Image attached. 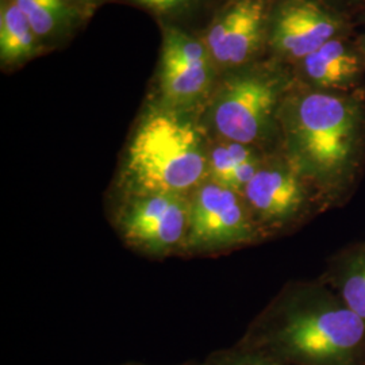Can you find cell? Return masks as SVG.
<instances>
[{"label":"cell","instance_id":"obj_14","mask_svg":"<svg viewBox=\"0 0 365 365\" xmlns=\"http://www.w3.org/2000/svg\"><path fill=\"white\" fill-rule=\"evenodd\" d=\"M39 38L14 0H3L0 11V58L4 66L25 63L38 54Z\"/></svg>","mask_w":365,"mask_h":365},{"label":"cell","instance_id":"obj_10","mask_svg":"<svg viewBox=\"0 0 365 365\" xmlns=\"http://www.w3.org/2000/svg\"><path fill=\"white\" fill-rule=\"evenodd\" d=\"M344 30L341 15L319 0H282L272 9L268 42L279 57L299 63Z\"/></svg>","mask_w":365,"mask_h":365},{"label":"cell","instance_id":"obj_16","mask_svg":"<svg viewBox=\"0 0 365 365\" xmlns=\"http://www.w3.org/2000/svg\"><path fill=\"white\" fill-rule=\"evenodd\" d=\"M202 365H287L279 360L264 354V353L249 349L238 342L225 349H218L210 353Z\"/></svg>","mask_w":365,"mask_h":365},{"label":"cell","instance_id":"obj_4","mask_svg":"<svg viewBox=\"0 0 365 365\" xmlns=\"http://www.w3.org/2000/svg\"><path fill=\"white\" fill-rule=\"evenodd\" d=\"M288 78L265 66H242L215 86L199 118L211 140L279 149V117L291 90Z\"/></svg>","mask_w":365,"mask_h":365},{"label":"cell","instance_id":"obj_19","mask_svg":"<svg viewBox=\"0 0 365 365\" xmlns=\"http://www.w3.org/2000/svg\"><path fill=\"white\" fill-rule=\"evenodd\" d=\"M120 365H145V364H135V363H129V364H120ZM178 365H202V361L199 363V361H185V363H182V364Z\"/></svg>","mask_w":365,"mask_h":365},{"label":"cell","instance_id":"obj_2","mask_svg":"<svg viewBox=\"0 0 365 365\" xmlns=\"http://www.w3.org/2000/svg\"><path fill=\"white\" fill-rule=\"evenodd\" d=\"M238 344L287 365H365L364 322L319 277L286 283Z\"/></svg>","mask_w":365,"mask_h":365},{"label":"cell","instance_id":"obj_8","mask_svg":"<svg viewBox=\"0 0 365 365\" xmlns=\"http://www.w3.org/2000/svg\"><path fill=\"white\" fill-rule=\"evenodd\" d=\"M215 72L203 41L182 30L167 27L158 75L160 101L157 103L196 114L206 107L215 90Z\"/></svg>","mask_w":365,"mask_h":365},{"label":"cell","instance_id":"obj_15","mask_svg":"<svg viewBox=\"0 0 365 365\" xmlns=\"http://www.w3.org/2000/svg\"><path fill=\"white\" fill-rule=\"evenodd\" d=\"M39 39L60 37L75 21V9L66 0H14Z\"/></svg>","mask_w":365,"mask_h":365},{"label":"cell","instance_id":"obj_18","mask_svg":"<svg viewBox=\"0 0 365 365\" xmlns=\"http://www.w3.org/2000/svg\"><path fill=\"white\" fill-rule=\"evenodd\" d=\"M66 3L75 9L76 6H86V4H92L95 0H66Z\"/></svg>","mask_w":365,"mask_h":365},{"label":"cell","instance_id":"obj_5","mask_svg":"<svg viewBox=\"0 0 365 365\" xmlns=\"http://www.w3.org/2000/svg\"><path fill=\"white\" fill-rule=\"evenodd\" d=\"M241 195L265 242L294 235L331 210L321 191L279 149L265 157Z\"/></svg>","mask_w":365,"mask_h":365},{"label":"cell","instance_id":"obj_7","mask_svg":"<svg viewBox=\"0 0 365 365\" xmlns=\"http://www.w3.org/2000/svg\"><path fill=\"white\" fill-rule=\"evenodd\" d=\"M265 242L242 195L206 179L190 195L185 256H218Z\"/></svg>","mask_w":365,"mask_h":365},{"label":"cell","instance_id":"obj_17","mask_svg":"<svg viewBox=\"0 0 365 365\" xmlns=\"http://www.w3.org/2000/svg\"><path fill=\"white\" fill-rule=\"evenodd\" d=\"M131 1L157 14H170L191 7L202 0H131Z\"/></svg>","mask_w":365,"mask_h":365},{"label":"cell","instance_id":"obj_20","mask_svg":"<svg viewBox=\"0 0 365 365\" xmlns=\"http://www.w3.org/2000/svg\"><path fill=\"white\" fill-rule=\"evenodd\" d=\"M359 48H360V51L363 53V56H364L365 58V34L363 36L361 41H360V43H359Z\"/></svg>","mask_w":365,"mask_h":365},{"label":"cell","instance_id":"obj_9","mask_svg":"<svg viewBox=\"0 0 365 365\" xmlns=\"http://www.w3.org/2000/svg\"><path fill=\"white\" fill-rule=\"evenodd\" d=\"M271 14L268 0H227L203 39L217 68L235 71L248 66L268 42Z\"/></svg>","mask_w":365,"mask_h":365},{"label":"cell","instance_id":"obj_11","mask_svg":"<svg viewBox=\"0 0 365 365\" xmlns=\"http://www.w3.org/2000/svg\"><path fill=\"white\" fill-rule=\"evenodd\" d=\"M302 86L324 91H359L365 58L345 36L327 41L298 63Z\"/></svg>","mask_w":365,"mask_h":365},{"label":"cell","instance_id":"obj_13","mask_svg":"<svg viewBox=\"0 0 365 365\" xmlns=\"http://www.w3.org/2000/svg\"><path fill=\"white\" fill-rule=\"evenodd\" d=\"M319 279L365 324V238L333 253Z\"/></svg>","mask_w":365,"mask_h":365},{"label":"cell","instance_id":"obj_6","mask_svg":"<svg viewBox=\"0 0 365 365\" xmlns=\"http://www.w3.org/2000/svg\"><path fill=\"white\" fill-rule=\"evenodd\" d=\"M190 196L117 191L113 223L123 244L150 257L184 255Z\"/></svg>","mask_w":365,"mask_h":365},{"label":"cell","instance_id":"obj_12","mask_svg":"<svg viewBox=\"0 0 365 365\" xmlns=\"http://www.w3.org/2000/svg\"><path fill=\"white\" fill-rule=\"evenodd\" d=\"M269 153L257 146L210 138L207 179L242 194Z\"/></svg>","mask_w":365,"mask_h":365},{"label":"cell","instance_id":"obj_1","mask_svg":"<svg viewBox=\"0 0 365 365\" xmlns=\"http://www.w3.org/2000/svg\"><path fill=\"white\" fill-rule=\"evenodd\" d=\"M279 150L330 209L345 207L364 176V93L291 87L279 117Z\"/></svg>","mask_w":365,"mask_h":365},{"label":"cell","instance_id":"obj_3","mask_svg":"<svg viewBox=\"0 0 365 365\" xmlns=\"http://www.w3.org/2000/svg\"><path fill=\"white\" fill-rule=\"evenodd\" d=\"M209 145L196 114L150 106L126 146L117 191L191 195L207 179Z\"/></svg>","mask_w":365,"mask_h":365}]
</instances>
